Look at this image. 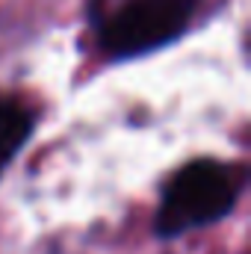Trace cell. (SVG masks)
Masks as SVG:
<instances>
[{
  "mask_svg": "<svg viewBox=\"0 0 251 254\" xmlns=\"http://www.w3.org/2000/svg\"><path fill=\"white\" fill-rule=\"evenodd\" d=\"M207 0H86L83 21L92 54L122 65L160 54L204 21Z\"/></svg>",
  "mask_w": 251,
  "mask_h": 254,
  "instance_id": "1",
  "label": "cell"
},
{
  "mask_svg": "<svg viewBox=\"0 0 251 254\" xmlns=\"http://www.w3.org/2000/svg\"><path fill=\"white\" fill-rule=\"evenodd\" d=\"M249 187V166L243 160L192 157L172 169L157 195L154 234L163 243L225 222Z\"/></svg>",
  "mask_w": 251,
  "mask_h": 254,
  "instance_id": "2",
  "label": "cell"
},
{
  "mask_svg": "<svg viewBox=\"0 0 251 254\" xmlns=\"http://www.w3.org/2000/svg\"><path fill=\"white\" fill-rule=\"evenodd\" d=\"M42 122V104L18 89H0V181L33 142Z\"/></svg>",
  "mask_w": 251,
  "mask_h": 254,
  "instance_id": "3",
  "label": "cell"
}]
</instances>
